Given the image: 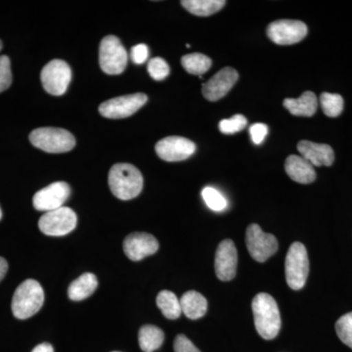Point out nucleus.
Listing matches in <instances>:
<instances>
[{"label":"nucleus","instance_id":"obj_27","mask_svg":"<svg viewBox=\"0 0 352 352\" xmlns=\"http://www.w3.org/2000/svg\"><path fill=\"white\" fill-rule=\"evenodd\" d=\"M201 197H203L206 205L214 212H222L228 206L226 197L214 187L208 186L204 188L201 191Z\"/></svg>","mask_w":352,"mask_h":352},{"label":"nucleus","instance_id":"obj_16","mask_svg":"<svg viewBox=\"0 0 352 352\" xmlns=\"http://www.w3.org/2000/svg\"><path fill=\"white\" fill-rule=\"evenodd\" d=\"M159 242L151 234L135 232L129 234L124 241V252L132 261H142L156 254Z\"/></svg>","mask_w":352,"mask_h":352},{"label":"nucleus","instance_id":"obj_7","mask_svg":"<svg viewBox=\"0 0 352 352\" xmlns=\"http://www.w3.org/2000/svg\"><path fill=\"white\" fill-rule=\"evenodd\" d=\"M245 244L252 258L264 263L278 251V241L272 234L263 232L258 224H251L245 232Z\"/></svg>","mask_w":352,"mask_h":352},{"label":"nucleus","instance_id":"obj_32","mask_svg":"<svg viewBox=\"0 0 352 352\" xmlns=\"http://www.w3.org/2000/svg\"><path fill=\"white\" fill-rule=\"evenodd\" d=\"M132 62L136 65H141L147 61L149 57V48L146 44L140 43L133 46L131 51Z\"/></svg>","mask_w":352,"mask_h":352},{"label":"nucleus","instance_id":"obj_17","mask_svg":"<svg viewBox=\"0 0 352 352\" xmlns=\"http://www.w3.org/2000/svg\"><path fill=\"white\" fill-rule=\"evenodd\" d=\"M298 150L300 156L314 166H330L335 161V153L330 145L302 140L298 143Z\"/></svg>","mask_w":352,"mask_h":352},{"label":"nucleus","instance_id":"obj_31","mask_svg":"<svg viewBox=\"0 0 352 352\" xmlns=\"http://www.w3.org/2000/svg\"><path fill=\"white\" fill-rule=\"evenodd\" d=\"M12 83L10 59L3 55L0 56V94L6 91Z\"/></svg>","mask_w":352,"mask_h":352},{"label":"nucleus","instance_id":"obj_38","mask_svg":"<svg viewBox=\"0 0 352 352\" xmlns=\"http://www.w3.org/2000/svg\"><path fill=\"white\" fill-rule=\"evenodd\" d=\"M2 219V212H1V208H0V220H1Z\"/></svg>","mask_w":352,"mask_h":352},{"label":"nucleus","instance_id":"obj_2","mask_svg":"<svg viewBox=\"0 0 352 352\" xmlns=\"http://www.w3.org/2000/svg\"><path fill=\"white\" fill-rule=\"evenodd\" d=\"M109 187L120 200H131L141 193L143 176L136 166L131 164H117L112 166L108 176Z\"/></svg>","mask_w":352,"mask_h":352},{"label":"nucleus","instance_id":"obj_37","mask_svg":"<svg viewBox=\"0 0 352 352\" xmlns=\"http://www.w3.org/2000/svg\"><path fill=\"white\" fill-rule=\"evenodd\" d=\"M2 47H3V44H2V41H0V51H1Z\"/></svg>","mask_w":352,"mask_h":352},{"label":"nucleus","instance_id":"obj_20","mask_svg":"<svg viewBox=\"0 0 352 352\" xmlns=\"http://www.w3.org/2000/svg\"><path fill=\"white\" fill-rule=\"evenodd\" d=\"M180 305L185 316L192 320L205 316L208 310V300L203 295L196 291H189L180 298Z\"/></svg>","mask_w":352,"mask_h":352},{"label":"nucleus","instance_id":"obj_8","mask_svg":"<svg viewBox=\"0 0 352 352\" xmlns=\"http://www.w3.org/2000/svg\"><path fill=\"white\" fill-rule=\"evenodd\" d=\"M78 223V217L72 208L62 207L45 212L38 221L41 232L47 236H65L71 233Z\"/></svg>","mask_w":352,"mask_h":352},{"label":"nucleus","instance_id":"obj_19","mask_svg":"<svg viewBox=\"0 0 352 352\" xmlns=\"http://www.w3.org/2000/svg\"><path fill=\"white\" fill-rule=\"evenodd\" d=\"M284 107L296 117H312L318 108V99L311 91H305L298 98H287L283 102Z\"/></svg>","mask_w":352,"mask_h":352},{"label":"nucleus","instance_id":"obj_22","mask_svg":"<svg viewBox=\"0 0 352 352\" xmlns=\"http://www.w3.org/2000/svg\"><path fill=\"white\" fill-rule=\"evenodd\" d=\"M224 0H182V6L188 12L200 17H208L219 12L224 6Z\"/></svg>","mask_w":352,"mask_h":352},{"label":"nucleus","instance_id":"obj_12","mask_svg":"<svg viewBox=\"0 0 352 352\" xmlns=\"http://www.w3.org/2000/svg\"><path fill=\"white\" fill-rule=\"evenodd\" d=\"M157 156L166 162H180L188 159L196 151V144L182 136H168L155 146Z\"/></svg>","mask_w":352,"mask_h":352},{"label":"nucleus","instance_id":"obj_24","mask_svg":"<svg viewBox=\"0 0 352 352\" xmlns=\"http://www.w3.org/2000/svg\"><path fill=\"white\" fill-rule=\"evenodd\" d=\"M157 305L166 318L175 320L182 314V305L177 296L170 291H162L157 296Z\"/></svg>","mask_w":352,"mask_h":352},{"label":"nucleus","instance_id":"obj_39","mask_svg":"<svg viewBox=\"0 0 352 352\" xmlns=\"http://www.w3.org/2000/svg\"><path fill=\"white\" fill-rule=\"evenodd\" d=\"M113 352H120V351H113Z\"/></svg>","mask_w":352,"mask_h":352},{"label":"nucleus","instance_id":"obj_11","mask_svg":"<svg viewBox=\"0 0 352 352\" xmlns=\"http://www.w3.org/2000/svg\"><path fill=\"white\" fill-rule=\"evenodd\" d=\"M307 25L298 20H277L266 30L268 38L278 45H292L307 36Z\"/></svg>","mask_w":352,"mask_h":352},{"label":"nucleus","instance_id":"obj_34","mask_svg":"<svg viewBox=\"0 0 352 352\" xmlns=\"http://www.w3.org/2000/svg\"><path fill=\"white\" fill-rule=\"evenodd\" d=\"M175 352H201L184 335H178L175 340Z\"/></svg>","mask_w":352,"mask_h":352},{"label":"nucleus","instance_id":"obj_35","mask_svg":"<svg viewBox=\"0 0 352 352\" xmlns=\"http://www.w3.org/2000/svg\"><path fill=\"white\" fill-rule=\"evenodd\" d=\"M32 352H54V349L47 342H43V344H38L32 349Z\"/></svg>","mask_w":352,"mask_h":352},{"label":"nucleus","instance_id":"obj_30","mask_svg":"<svg viewBox=\"0 0 352 352\" xmlns=\"http://www.w3.org/2000/svg\"><path fill=\"white\" fill-rule=\"evenodd\" d=\"M247 124L248 120L244 116L238 113L233 116L231 119L220 120L219 127V131L223 134H234L243 131Z\"/></svg>","mask_w":352,"mask_h":352},{"label":"nucleus","instance_id":"obj_6","mask_svg":"<svg viewBox=\"0 0 352 352\" xmlns=\"http://www.w3.org/2000/svg\"><path fill=\"white\" fill-rule=\"evenodd\" d=\"M129 54L126 48L115 36H107L102 39L99 47V64L102 71L107 75H120L126 68Z\"/></svg>","mask_w":352,"mask_h":352},{"label":"nucleus","instance_id":"obj_15","mask_svg":"<svg viewBox=\"0 0 352 352\" xmlns=\"http://www.w3.org/2000/svg\"><path fill=\"white\" fill-rule=\"evenodd\" d=\"M238 254L233 241H222L215 252L214 267L217 276L221 281H231L237 271Z\"/></svg>","mask_w":352,"mask_h":352},{"label":"nucleus","instance_id":"obj_13","mask_svg":"<svg viewBox=\"0 0 352 352\" xmlns=\"http://www.w3.org/2000/svg\"><path fill=\"white\" fill-rule=\"evenodd\" d=\"M71 195L68 183L54 182L45 188L39 190L34 196V207L41 212H51L63 207L65 201Z\"/></svg>","mask_w":352,"mask_h":352},{"label":"nucleus","instance_id":"obj_36","mask_svg":"<svg viewBox=\"0 0 352 352\" xmlns=\"http://www.w3.org/2000/svg\"><path fill=\"white\" fill-rule=\"evenodd\" d=\"M7 270H8V263L6 259L0 256V282L6 277Z\"/></svg>","mask_w":352,"mask_h":352},{"label":"nucleus","instance_id":"obj_29","mask_svg":"<svg viewBox=\"0 0 352 352\" xmlns=\"http://www.w3.org/2000/svg\"><path fill=\"white\" fill-rule=\"evenodd\" d=\"M148 73L152 78L157 82L164 80L170 75V66L166 63V60L161 57L153 58L148 63Z\"/></svg>","mask_w":352,"mask_h":352},{"label":"nucleus","instance_id":"obj_26","mask_svg":"<svg viewBox=\"0 0 352 352\" xmlns=\"http://www.w3.org/2000/svg\"><path fill=\"white\" fill-rule=\"evenodd\" d=\"M319 102H320L322 110L328 117H339L344 111V98L340 94L324 92L321 94Z\"/></svg>","mask_w":352,"mask_h":352},{"label":"nucleus","instance_id":"obj_23","mask_svg":"<svg viewBox=\"0 0 352 352\" xmlns=\"http://www.w3.org/2000/svg\"><path fill=\"white\" fill-rule=\"evenodd\" d=\"M139 346L144 352H153L164 344V333L161 329L153 325H145L139 331Z\"/></svg>","mask_w":352,"mask_h":352},{"label":"nucleus","instance_id":"obj_1","mask_svg":"<svg viewBox=\"0 0 352 352\" xmlns=\"http://www.w3.org/2000/svg\"><path fill=\"white\" fill-rule=\"evenodd\" d=\"M252 308L259 336L264 340L275 339L281 329V315L276 300L270 294H258L252 300Z\"/></svg>","mask_w":352,"mask_h":352},{"label":"nucleus","instance_id":"obj_25","mask_svg":"<svg viewBox=\"0 0 352 352\" xmlns=\"http://www.w3.org/2000/svg\"><path fill=\"white\" fill-rule=\"evenodd\" d=\"M182 64L191 75L201 76L212 67V59L201 53H192L182 58Z\"/></svg>","mask_w":352,"mask_h":352},{"label":"nucleus","instance_id":"obj_9","mask_svg":"<svg viewBox=\"0 0 352 352\" xmlns=\"http://www.w3.org/2000/svg\"><path fill=\"white\" fill-rule=\"evenodd\" d=\"M41 78L46 92L54 96H61L71 82V68L63 60H52L44 66Z\"/></svg>","mask_w":352,"mask_h":352},{"label":"nucleus","instance_id":"obj_5","mask_svg":"<svg viewBox=\"0 0 352 352\" xmlns=\"http://www.w3.org/2000/svg\"><path fill=\"white\" fill-rule=\"evenodd\" d=\"M285 273L289 288L298 291L307 283L309 273V259L305 245L296 242L289 247L285 261Z\"/></svg>","mask_w":352,"mask_h":352},{"label":"nucleus","instance_id":"obj_28","mask_svg":"<svg viewBox=\"0 0 352 352\" xmlns=\"http://www.w3.org/2000/svg\"><path fill=\"white\" fill-rule=\"evenodd\" d=\"M336 332L340 340L352 349V312L339 318L336 323Z\"/></svg>","mask_w":352,"mask_h":352},{"label":"nucleus","instance_id":"obj_10","mask_svg":"<svg viewBox=\"0 0 352 352\" xmlns=\"http://www.w3.org/2000/svg\"><path fill=\"white\" fill-rule=\"evenodd\" d=\"M148 101L147 95L135 94L115 97L99 106V113L107 119H124L131 117Z\"/></svg>","mask_w":352,"mask_h":352},{"label":"nucleus","instance_id":"obj_18","mask_svg":"<svg viewBox=\"0 0 352 352\" xmlns=\"http://www.w3.org/2000/svg\"><path fill=\"white\" fill-rule=\"evenodd\" d=\"M285 170L291 179L300 184H309L316 179L314 166L302 156L291 155L287 157Z\"/></svg>","mask_w":352,"mask_h":352},{"label":"nucleus","instance_id":"obj_33","mask_svg":"<svg viewBox=\"0 0 352 352\" xmlns=\"http://www.w3.org/2000/svg\"><path fill=\"white\" fill-rule=\"evenodd\" d=\"M268 126L266 124H254L250 127V134H251V138L252 142L256 145H261L263 142L264 139L267 136Z\"/></svg>","mask_w":352,"mask_h":352},{"label":"nucleus","instance_id":"obj_14","mask_svg":"<svg viewBox=\"0 0 352 352\" xmlns=\"http://www.w3.org/2000/svg\"><path fill=\"white\" fill-rule=\"evenodd\" d=\"M239 75L235 69L226 67L220 69L212 78L204 83L201 87V94L208 101L215 102L224 96L237 82Z\"/></svg>","mask_w":352,"mask_h":352},{"label":"nucleus","instance_id":"obj_21","mask_svg":"<svg viewBox=\"0 0 352 352\" xmlns=\"http://www.w3.org/2000/svg\"><path fill=\"white\" fill-rule=\"evenodd\" d=\"M97 286H98L97 277L92 273H85L69 285L68 289L69 300L74 302L85 300L94 293Z\"/></svg>","mask_w":352,"mask_h":352},{"label":"nucleus","instance_id":"obj_4","mask_svg":"<svg viewBox=\"0 0 352 352\" xmlns=\"http://www.w3.org/2000/svg\"><path fill=\"white\" fill-rule=\"evenodd\" d=\"M34 147L46 153L60 154L71 151L76 146V138L71 132L57 127H41L30 134Z\"/></svg>","mask_w":352,"mask_h":352},{"label":"nucleus","instance_id":"obj_3","mask_svg":"<svg viewBox=\"0 0 352 352\" xmlns=\"http://www.w3.org/2000/svg\"><path fill=\"white\" fill-rule=\"evenodd\" d=\"M44 302L43 287L36 280L28 279L18 287L12 298V312L16 318L24 320L38 314Z\"/></svg>","mask_w":352,"mask_h":352}]
</instances>
